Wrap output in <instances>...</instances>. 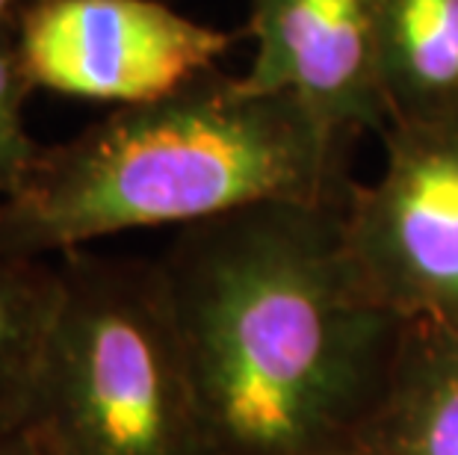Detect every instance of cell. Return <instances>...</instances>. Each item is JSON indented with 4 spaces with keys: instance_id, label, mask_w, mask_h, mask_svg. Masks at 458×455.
I'll use <instances>...</instances> for the list:
<instances>
[{
    "instance_id": "obj_8",
    "label": "cell",
    "mask_w": 458,
    "mask_h": 455,
    "mask_svg": "<svg viewBox=\"0 0 458 455\" xmlns=\"http://www.w3.org/2000/svg\"><path fill=\"white\" fill-rule=\"evenodd\" d=\"M378 86L394 122H458V0H385Z\"/></svg>"
},
{
    "instance_id": "obj_3",
    "label": "cell",
    "mask_w": 458,
    "mask_h": 455,
    "mask_svg": "<svg viewBox=\"0 0 458 455\" xmlns=\"http://www.w3.org/2000/svg\"><path fill=\"white\" fill-rule=\"evenodd\" d=\"M51 346L21 432L45 455H213L157 260L68 249Z\"/></svg>"
},
{
    "instance_id": "obj_4",
    "label": "cell",
    "mask_w": 458,
    "mask_h": 455,
    "mask_svg": "<svg viewBox=\"0 0 458 455\" xmlns=\"http://www.w3.org/2000/svg\"><path fill=\"white\" fill-rule=\"evenodd\" d=\"M346 198V249L378 305L458 334V122H394Z\"/></svg>"
},
{
    "instance_id": "obj_2",
    "label": "cell",
    "mask_w": 458,
    "mask_h": 455,
    "mask_svg": "<svg viewBox=\"0 0 458 455\" xmlns=\"http://www.w3.org/2000/svg\"><path fill=\"white\" fill-rule=\"evenodd\" d=\"M293 95L208 72L42 148L0 196V251L56 257L136 228L196 225L263 201L346 198V148Z\"/></svg>"
},
{
    "instance_id": "obj_1",
    "label": "cell",
    "mask_w": 458,
    "mask_h": 455,
    "mask_svg": "<svg viewBox=\"0 0 458 455\" xmlns=\"http://www.w3.org/2000/svg\"><path fill=\"white\" fill-rule=\"evenodd\" d=\"M346 198L222 213L157 260L213 455L349 452L373 411L405 319L349 257Z\"/></svg>"
},
{
    "instance_id": "obj_5",
    "label": "cell",
    "mask_w": 458,
    "mask_h": 455,
    "mask_svg": "<svg viewBox=\"0 0 458 455\" xmlns=\"http://www.w3.org/2000/svg\"><path fill=\"white\" fill-rule=\"evenodd\" d=\"M231 45V33L160 0H33L18 15L33 86L119 106L183 89Z\"/></svg>"
},
{
    "instance_id": "obj_13",
    "label": "cell",
    "mask_w": 458,
    "mask_h": 455,
    "mask_svg": "<svg viewBox=\"0 0 458 455\" xmlns=\"http://www.w3.org/2000/svg\"><path fill=\"white\" fill-rule=\"evenodd\" d=\"M337 455H349V452H337Z\"/></svg>"
},
{
    "instance_id": "obj_12",
    "label": "cell",
    "mask_w": 458,
    "mask_h": 455,
    "mask_svg": "<svg viewBox=\"0 0 458 455\" xmlns=\"http://www.w3.org/2000/svg\"><path fill=\"white\" fill-rule=\"evenodd\" d=\"M33 0H0V21H13L21 15L24 6H30Z\"/></svg>"
},
{
    "instance_id": "obj_6",
    "label": "cell",
    "mask_w": 458,
    "mask_h": 455,
    "mask_svg": "<svg viewBox=\"0 0 458 455\" xmlns=\"http://www.w3.org/2000/svg\"><path fill=\"white\" fill-rule=\"evenodd\" d=\"M385 0H249L255 42L242 80L293 95L346 133L385 131L378 86Z\"/></svg>"
},
{
    "instance_id": "obj_11",
    "label": "cell",
    "mask_w": 458,
    "mask_h": 455,
    "mask_svg": "<svg viewBox=\"0 0 458 455\" xmlns=\"http://www.w3.org/2000/svg\"><path fill=\"white\" fill-rule=\"evenodd\" d=\"M0 455H45L27 432H0Z\"/></svg>"
},
{
    "instance_id": "obj_10",
    "label": "cell",
    "mask_w": 458,
    "mask_h": 455,
    "mask_svg": "<svg viewBox=\"0 0 458 455\" xmlns=\"http://www.w3.org/2000/svg\"><path fill=\"white\" fill-rule=\"evenodd\" d=\"M33 89L18 47V18L0 21V196L13 192L38 157L24 128V101Z\"/></svg>"
},
{
    "instance_id": "obj_7",
    "label": "cell",
    "mask_w": 458,
    "mask_h": 455,
    "mask_svg": "<svg viewBox=\"0 0 458 455\" xmlns=\"http://www.w3.org/2000/svg\"><path fill=\"white\" fill-rule=\"evenodd\" d=\"M349 455H458V334L405 319L382 393Z\"/></svg>"
},
{
    "instance_id": "obj_9",
    "label": "cell",
    "mask_w": 458,
    "mask_h": 455,
    "mask_svg": "<svg viewBox=\"0 0 458 455\" xmlns=\"http://www.w3.org/2000/svg\"><path fill=\"white\" fill-rule=\"evenodd\" d=\"M60 296L56 257L0 251V432H21L30 420Z\"/></svg>"
}]
</instances>
